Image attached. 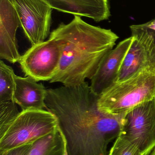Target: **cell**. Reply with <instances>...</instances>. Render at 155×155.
Wrapping results in <instances>:
<instances>
[{
	"label": "cell",
	"mask_w": 155,
	"mask_h": 155,
	"mask_svg": "<svg viewBox=\"0 0 155 155\" xmlns=\"http://www.w3.org/2000/svg\"><path fill=\"white\" fill-rule=\"evenodd\" d=\"M98 97L87 82L47 89L45 108L57 118L68 155H108V145L122 134L126 114L101 112Z\"/></svg>",
	"instance_id": "obj_1"
},
{
	"label": "cell",
	"mask_w": 155,
	"mask_h": 155,
	"mask_svg": "<svg viewBox=\"0 0 155 155\" xmlns=\"http://www.w3.org/2000/svg\"><path fill=\"white\" fill-rule=\"evenodd\" d=\"M49 37L57 43L61 51L59 68L50 83H61L66 86L91 79L119 39L110 29L89 24L77 15L69 23H61Z\"/></svg>",
	"instance_id": "obj_2"
},
{
	"label": "cell",
	"mask_w": 155,
	"mask_h": 155,
	"mask_svg": "<svg viewBox=\"0 0 155 155\" xmlns=\"http://www.w3.org/2000/svg\"><path fill=\"white\" fill-rule=\"evenodd\" d=\"M155 97V65L146 68L125 80L116 82L98 97L101 112L125 114Z\"/></svg>",
	"instance_id": "obj_3"
},
{
	"label": "cell",
	"mask_w": 155,
	"mask_h": 155,
	"mask_svg": "<svg viewBox=\"0 0 155 155\" xmlns=\"http://www.w3.org/2000/svg\"><path fill=\"white\" fill-rule=\"evenodd\" d=\"M58 129L57 118L48 110L22 111L0 135V151L32 143Z\"/></svg>",
	"instance_id": "obj_4"
},
{
	"label": "cell",
	"mask_w": 155,
	"mask_h": 155,
	"mask_svg": "<svg viewBox=\"0 0 155 155\" xmlns=\"http://www.w3.org/2000/svg\"><path fill=\"white\" fill-rule=\"evenodd\" d=\"M121 135L137 147L143 155L155 147V98L126 113Z\"/></svg>",
	"instance_id": "obj_5"
},
{
	"label": "cell",
	"mask_w": 155,
	"mask_h": 155,
	"mask_svg": "<svg viewBox=\"0 0 155 155\" xmlns=\"http://www.w3.org/2000/svg\"><path fill=\"white\" fill-rule=\"evenodd\" d=\"M61 51L53 39L31 46L22 55L19 61L25 76L36 81H50L56 74L60 65Z\"/></svg>",
	"instance_id": "obj_6"
},
{
	"label": "cell",
	"mask_w": 155,
	"mask_h": 155,
	"mask_svg": "<svg viewBox=\"0 0 155 155\" xmlns=\"http://www.w3.org/2000/svg\"><path fill=\"white\" fill-rule=\"evenodd\" d=\"M11 1L32 46L45 41L51 33L52 8L43 0Z\"/></svg>",
	"instance_id": "obj_7"
},
{
	"label": "cell",
	"mask_w": 155,
	"mask_h": 155,
	"mask_svg": "<svg viewBox=\"0 0 155 155\" xmlns=\"http://www.w3.org/2000/svg\"><path fill=\"white\" fill-rule=\"evenodd\" d=\"M130 28L133 40L116 82L125 80L155 65V41L152 33L141 25H132Z\"/></svg>",
	"instance_id": "obj_8"
},
{
	"label": "cell",
	"mask_w": 155,
	"mask_h": 155,
	"mask_svg": "<svg viewBox=\"0 0 155 155\" xmlns=\"http://www.w3.org/2000/svg\"><path fill=\"white\" fill-rule=\"evenodd\" d=\"M133 40V38L131 36L123 40L103 57L91 79L90 87L95 94L99 96L116 82L120 68Z\"/></svg>",
	"instance_id": "obj_9"
},
{
	"label": "cell",
	"mask_w": 155,
	"mask_h": 155,
	"mask_svg": "<svg viewBox=\"0 0 155 155\" xmlns=\"http://www.w3.org/2000/svg\"><path fill=\"white\" fill-rule=\"evenodd\" d=\"M20 21L11 0H0V58L11 63L22 57L16 34Z\"/></svg>",
	"instance_id": "obj_10"
},
{
	"label": "cell",
	"mask_w": 155,
	"mask_h": 155,
	"mask_svg": "<svg viewBox=\"0 0 155 155\" xmlns=\"http://www.w3.org/2000/svg\"><path fill=\"white\" fill-rule=\"evenodd\" d=\"M52 9L99 22L111 16L109 0H43Z\"/></svg>",
	"instance_id": "obj_11"
},
{
	"label": "cell",
	"mask_w": 155,
	"mask_h": 155,
	"mask_svg": "<svg viewBox=\"0 0 155 155\" xmlns=\"http://www.w3.org/2000/svg\"><path fill=\"white\" fill-rule=\"evenodd\" d=\"M14 101L22 111L45 108L47 89L42 83L27 76L22 77L16 75Z\"/></svg>",
	"instance_id": "obj_12"
},
{
	"label": "cell",
	"mask_w": 155,
	"mask_h": 155,
	"mask_svg": "<svg viewBox=\"0 0 155 155\" xmlns=\"http://www.w3.org/2000/svg\"><path fill=\"white\" fill-rule=\"evenodd\" d=\"M66 148L64 137L58 129L34 142L28 155H65Z\"/></svg>",
	"instance_id": "obj_13"
},
{
	"label": "cell",
	"mask_w": 155,
	"mask_h": 155,
	"mask_svg": "<svg viewBox=\"0 0 155 155\" xmlns=\"http://www.w3.org/2000/svg\"><path fill=\"white\" fill-rule=\"evenodd\" d=\"M15 75L13 69L0 61V103L14 101Z\"/></svg>",
	"instance_id": "obj_14"
},
{
	"label": "cell",
	"mask_w": 155,
	"mask_h": 155,
	"mask_svg": "<svg viewBox=\"0 0 155 155\" xmlns=\"http://www.w3.org/2000/svg\"><path fill=\"white\" fill-rule=\"evenodd\" d=\"M108 155H143L135 144L126 137L119 136L116 139Z\"/></svg>",
	"instance_id": "obj_15"
},
{
	"label": "cell",
	"mask_w": 155,
	"mask_h": 155,
	"mask_svg": "<svg viewBox=\"0 0 155 155\" xmlns=\"http://www.w3.org/2000/svg\"><path fill=\"white\" fill-rule=\"evenodd\" d=\"M17 105L15 102L12 101L0 103V135L20 114Z\"/></svg>",
	"instance_id": "obj_16"
},
{
	"label": "cell",
	"mask_w": 155,
	"mask_h": 155,
	"mask_svg": "<svg viewBox=\"0 0 155 155\" xmlns=\"http://www.w3.org/2000/svg\"><path fill=\"white\" fill-rule=\"evenodd\" d=\"M32 143L27 144L5 151H0V155H28Z\"/></svg>",
	"instance_id": "obj_17"
},
{
	"label": "cell",
	"mask_w": 155,
	"mask_h": 155,
	"mask_svg": "<svg viewBox=\"0 0 155 155\" xmlns=\"http://www.w3.org/2000/svg\"><path fill=\"white\" fill-rule=\"evenodd\" d=\"M141 25L150 31L153 35H155V18L148 22L141 24Z\"/></svg>",
	"instance_id": "obj_18"
},
{
	"label": "cell",
	"mask_w": 155,
	"mask_h": 155,
	"mask_svg": "<svg viewBox=\"0 0 155 155\" xmlns=\"http://www.w3.org/2000/svg\"><path fill=\"white\" fill-rule=\"evenodd\" d=\"M152 153L154 155H155V147L154 148L153 150V151H152Z\"/></svg>",
	"instance_id": "obj_19"
},
{
	"label": "cell",
	"mask_w": 155,
	"mask_h": 155,
	"mask_svg": "<svg viewBox=\"0 0 155 155\" xmlns=\"http://www.w3.org/2000/svg\"><path fill=\"white\" fill-rule=\"evenodd\" d=\"M65 155H68L67 153V150H66V148L65 153Z\"/></svg>",
	"instance_id": "obj_20"
},
{
	"label": "cell",
	"mask_w": 155,
	"mask_h": 155,
	"mask_svg": "<svg viewBox=\"0 0 155 155\" xmlns=\"http://www.w3.org/2000/svg\"><path fill=\"white\" fill-rule=\"evenodd\" d=\"M153 37H154V38L155 41V35H153Z\"/></svg>",
	"instance_id": "obj_21"
},
{
	"label": "cell",
	"mask_w": 155,
	"mask_h": 155,
	"mask_svg": "<svg viewBox=\"0 0 155 155\" xmlns=\"http://www.w3.org/2000/svg\"><path fill=\"white\" fill-rule=\"evenodd\" d=\"M150 155H153V153H152V154H151Z\"/></svg>",
	"instance_id": "obj_22"
},
{
	"label": "cell",
	"mask_w": 155,
	"mask_h": 155,
	"mask_svg": "<svg viewBox=\"0 0 155 155\" xmlns=\"http://www.w3.org/2000/svg\"></svg>",
	"instance_id": "obj_23"
}]
</instances>
